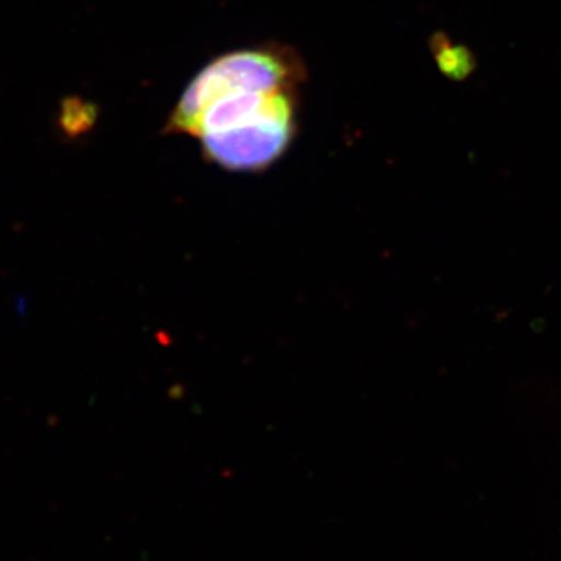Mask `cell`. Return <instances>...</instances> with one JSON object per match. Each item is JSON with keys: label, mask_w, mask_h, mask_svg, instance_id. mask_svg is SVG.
Returning a JSON list of instances; mask_svg holds the SVG:
<instances>
[{"label": "cell", "mask_w": 561, "mask_h": 561, "mask_svg": "<svg viewBox=\"0 0 561 561\" xmlns=\"http://www.w3.org/2000/svg\"><path fill=\"white\" fill-rule=\"evenodd\" d=\"M305 79L300 55L278 44L221 55L191 81L164 135L197 138L203 154L227 171H264L297 133Z\"/></svg>", "instance_id": "6da1fadb"}, {"label": "cell", "mask_w": 561, "mask_h": 561, "mask_svg": "<svg viewBox=\"0 0 561 561\" xmlns=\"http://www.w3.org/2000/svg\"><path fill=\"white\" fill-rule=\"evenodd\" d=\"M432 51L438 68L453 80H465L476 69L474 55L467 47L456 46L445 35L432 38Z\"/></svg>", "instance_id": "7a4b0ae2"}, {"label": "cell", "mask_w": 561, "mask_h": 561, "mask_svg": "<svg viewBox=\"0 0 561 561\" xmlns=\"http://www.w3.org/2000/svg\"><path fill=\"white\" fill-rule=\"evenodd\" d=\"M98 111L81 99H66L61 103L60 127L68 136H80L94 125Z\"/></svg>", "instance_id": "3957f363"}]
</instances>
